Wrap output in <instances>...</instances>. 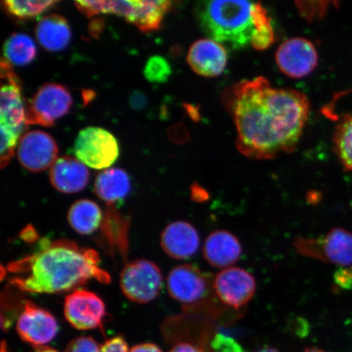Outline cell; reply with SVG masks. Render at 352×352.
Here are the masks:
<instances>
[{
  "label": "cell",
  "instance_id": "obj_32",
  "mask_svg": "<svg viewBox=\"0 0 352 352\" xmlns=\"http://www.w3.org/2000/svg\"><path fill=\"white\" fill-rule=\"evenodd\" d=\"M101 352H129L124 340L121 337L111 338L101 346Z\"/></svg>",
  "mask_w": 352,
  "mask_h": 352
},
{
  "label": "cell",
  "instance_id": "obj_4",
  "mask_svg": "<svg viewBox=\"0 0 352 352\" xmlns=\"http://www.w3.org/2000/svg\"><path fill=\"white\" fill-rule=\"evenodd\" d=\"M0 72L2 78L0 94V165L3 169L10 164L20 135L28 124L19 78L13 72L12 65L4 58H2L0 63Z\"/></svg>",
  "mask_w": 352,
  "mask_h": 352
},
{
  "label": "cell",
  "instance_id": "obj_29",
  "mask_svg": "<svg viewBox=\"0 0 352 352\" xmlns=\"http://www.w3.org/2000/svg\"><path fill=\"white\" fill-rule=\"evenodd\" d=\"M211 346L214 352H245L239 342L223 333L215 334Z\"/></svg>",
  "mask_w": 352,
  "mask_h": 352
},
{
  "label": "cell",
  "instance_id": "obj_19",
  "mask_svg": "<svg viewBox=\"0 0 352 352\" xmlns=\"http://www.w3.org/2000/svg\"><path fill=\"white\" fill-rule=\"evenodd\" d=\"M50 182L59 192L76 193L87 187L89 182V170L77 158L63 156L57 158L51 167Z\"/></svg>",
  "mask_w": 352,
  "mask_h": 352
},
{
  "label": "cell",
  "instance_id": "obj_30",
  "mask_svg": "<svg viewBox=\"0 0 352 352\" xmlns=\"http://www.w3.org/2000/svg\"><path fill=\"white\" fill-rule=\"evenodd\" d=\"M65 352H101V347L94 338L80 337L70 342Z\"/></svg>",
  "mask_w": 352,
  "mask_h": 352
},
{
  "label": "cell",
  "instance_id": "obj_16",
  "mask_svg": "<svg viewBox=\"0 0 352 352\" xmlns=\"http://www.w3.org/2000/svg\"><path fill=\"white\" fill-rule=\"evenodd\" d=\"M187 60L189 66L198 76L205 78L217 77L226 68L228 52L226 47L213 39H200L191 46Z\"/></svg>",
  "mask_w": 352,
  "mask_h": 352
},
{
  "label": "cell",
  "instance_id": "obj_40",
  "mask_svg": "<svg viewBox=\"0 0 352 352\" xmlns=\"http://www.w3.org/2000/svg\"><path fill=\"white\" fill-rule=\"evenodd\" d=\"M1 352H8L6 342H3L2 343Z\"/></svg>",
  "mask_w": 352,
  "mask_h": 352
},
{
  "label": "cell",
  "instance_id": "obj_3",
  "mask_svg": "<svg viewBox=\"0 0 352 352\" xmlns=\"http://www.w3.org/2000/svg\"><path fill=\"white\" fill-rule=\"evenodd\" d=\"M261 3L204 1L196 8L197 19L210 39L232 50L252 44Z\"/></svg>",
  "mask_w": 352,
  "mask_h": 352
},
{
  "label": "cell",
  "instance_id": "obj_9",
  "mask_svg": "<svg viewBox=\"0 0 352 352\" xmlns=\"http://www.w3.org/2000/svg\"><path fill=\"white\" fill-rule=\"evenodd\" d=\"M213 281L196 266L182 264L170 272L166 284L170 296L189 309L210 296Z\"/></svg>",
  "mask_w": 352,
  "mask_h": 352
},
{
  "label": "cell",
  "instance_id": "obj_8",
  "mask_svg": "<svg viewBox=\"0 0 352 352\" xmlns=\"http://www.w3.org/2000/svg\"><path fill=\"white\" fill-rule=\"evenodd\" d=\"M73 99L67 88L57 83L39 87L25 107L26 124L52 126L72 107Z\"/></svg>",
  "mask_w": 352,
  "mask_h": 352
},
{
  "label": "cell",
  "instance_id": "obj_28",
  "mask_svg": "<svg viewBox=\"0 0 352 352\" xmlns=\"http://www.w3.org/2000/svg\"><path fill=\"white\" fill-rule=\"evenodd\" d=\"M298 10L302 17L307 21L320 19L327 12L329 2H296Z\"/></svg>",
  "mask_w": 352,
  "mask_h": 352
},
{
  "label": "cell",
  "instance_id": "obj_20",
  "mask_svg": "<svg viewBox=\"0 0 352 352\" xmlns=\"http://www.w3.org/2000/svg\"><path fill=\"white\" fill-rule=\"evenodd\" d=\"M34 33L39 44L48 52L65 50L72 39L68 21L57 14L43 17L35 26Z\"/></svg>",
  "mask_w": 352,
  "mask_h": 352
},
{
  "label": "cell",
  "instance_id": "obj_24",
  "mask_svg": "<svg viewBox=\"0 0 352 352\" xmlns=\"http://www.w3.org/2000/svg\"><path fill=\"white\" fill-rule=\"evenodd\" d=\"M333 145L342 166L352 171V114L338 123L333 134Z\"/></svg>",
  "mask_w": 352,
  "mask_h": 352
},
{
  "label": "cell",
  "instance_id": "obj_34",
  "mask_svg": "<svg viewBox=\"0 0 352 352\" xmlns=\"http://www.w3.org/2000/svg\"><path fill=\"white\" fill-rule=\"evenodd\" d=\"M192 200L196 202H204L209 199V193L198 184H195L191 190Z\"/></svg>",
  "mask_w": 352,
  "mask_h": 352
},
{
  "label": "cell",
  "instance_id": "obj_18",
  "mask_svg": "<svg viewBox=\"0 0 352 352\" xmlns=\"http://www.w3.org/2000/svg\"><path fill=\"white\" fill-rule=\"evenodd\" d=\"M241 254L240 241L230 232L214 231L206 237L204 256L210 266L226 270L239 261Z\"/></svg>",
  "mask_w": 352,
  "mask_h": 352
},
{
  "label": "cell",
  "instance_id": "obj_22",
  "mask_svg": "<svg viewBox=\"0 0 352 352\" xmlns=\"http://www.w3.org/2000/svg\"><path fill=\"white\" fill-rule=\"evenodd\" d=\"M102 218L100 206L95 201L87 199L77 201L68 212L70 226L81 235H90L98 230Z\"/></svg>",
  "mask_w": 352,
  "mask_h": 352
},
{
  "label": "cell",
  "instance_id": "obj_10",
  "mask_svg": "<svg viewBox=\"0 0 352 352\" xmlns=\"http://www.w3.org/2000/svg\"><path fill=\"white\" fill-rule=\"evenodd\" d=\"M123 294L138 303H147L155 299L162 286V272L155 263L138 259L127 263L120 276Z\"/></svg>",
  "mask_w": 352,
  "mask_h": 352
},
{
  "label": "cell",
  "instance_id": "obj_27",
  "mask_svg": "<svg viewBox=\"0 0 352 352\" xmlns=\"http://www.w3.org/2000/svg\"><path fill=\"white\" fill-rule=\"evenodd\" d=\"M274 41V30L270 22V23L261 26V28L255 30L250 45H252L255 50L259 51L265 50L271 47Z\"/></svg>",
  "mask_w": 352,
  "mask_h": 352
},
{
  "label": "cell",
  "instance_id": "obj_21",
  "mask_svg": "<svg viewBox=\"0 0 352 352\" xmlns=\"http://www.w3.org/2000/svg\"><path fill=\"white\" fill-rule=\"evenodd\" d=\"M94 188L96 195L108 205L123 201L131 191V179L125 170L110 168L101 171L96 178Z\"/></svg>",
  "mask_w": 352,
  "mask_h": 352
},
{
  "label": "cell",
  "instance_id": "obj_17",
  "mask_svg": "<svg viewBox=\"0 0 352 352\" xmlns=\"http://www.w3.org/2000/svg\"><path fill=\"white\" fill-rule=\"evenodd\" d=\"M162 250L170 257L187 259L195 255L200 245V236L190 223L175 221L167 226L161 236Z\"/></svg>",
  "mask_w": 352,
  "mask_h": 352
},
{
  "label": "cell",
  "instance_id": "obj_12",
  "mask_svg": "<svg viewBox=\"0 0 352 352\" xmlns=\"http://www.w3.org/2000/svg\"><path fill=\"white\" fill-rule=\"evenodd\" d=\"M64 314L73 327L88 330L102 327L107 309L96 294L78 289L66 297Z\"/></svg>",
  "mask_w": 352,
  "mask_h": 352
},
{
  "label": "cell",
  "instance_id": "obj_6",
  "mask_svg": "<svg viewBox=\"0 0 352 352\" xmlns=\"http://www.w3.org/2000/svg\"><path fill=\"white\" fill-rule=\"evenodd\" d=\"M73 149L78 160L95 170L109 168L120 156L116 138L98 126H88L79 131Z\"/></svg>",
  "mask_w": 352,
  "mask_h": 352
},
{
  "label": "cell",
  "instance_id": "obj_38",
  "mask_svg": "<svg viewBox=\"0 0 352 352\" xmlns=\"http://www.w3.org/2000/svg\"><path fill=\"white\" fill-rule=\"evenodd\" d=\"M255 352H279L276 349H274V347L271 346H265L263 347V349L258 350Z\"/></svg>",
  "mask_w": 352,
  "mask_h": 352
},
{
  "label": "cell",
  "instance_id": "obj_14",
  "mask_svg": "<svg viewBox=\"0 0 352 352\" xmlns=\"http://www.w3.org/2000/svg\"><path fill=\"white\" fill-rule=\"evenodd\" d=\"M16 330L22 340L41 347L54 340L58 324L50 311L25 300L16 321Z\"/></svg>",
  "mask_w": 352,
  "mask_h": 352
},
{
  "label": "cell",
  "instance_id": "obj_36",
  "mask_svg": "<svg viewBox=\"0 0 352 352\" xmlns=\"http://www.w3.org/2000/svg\"><path fill=\"white\" fill-rule=\"evenodd\" d=\"M144 100V95L140 94V92H136V94L131 96V104L134 108L140 109L143 107Z\"/></svg>",
  "mask_w": 352,
  "mask_h": 352
},
{
  "label": "cell",
  "instance_id": "obj_2",
  "mask_svg": "<svg viewBox=\"0 0 352 352\" xmlns=\"http://www.w3.org/2000/svg\"><path fill=\"white\" fill-rule=\"evenodd\" d=\"M96 250L68 240L44 239L32 254L8 264L10 283L21 292L59 294L76 290L90 280L110 283Z\"/></svg>",
  "mask_w": 352,
  "mask_h": 352
},
{
  "label": "cell",
  "instance_id": "obj_26",
  "mask_svg": "<svg viewBox=\"0 0 352 352\" xmlns=\"http://www.w3.org/2000/svg\"><path fill=\"white\" fill-rule=\"evenodd\" d=\"M170 73V65L160 56L151 57L144 69L145 78L151 82H165Z\"/></svg>",
  "mask_w": 352,
  "mask_h": 352
},
{
  "label": "cell",
  "instance_id": "obj_33",
  "mask_svg": "<svg viewBox=\"0 0 352 352\" xmlns=\"http://www.w3.org/2000/svg\"><path fill=\"white\" fill-rule=\"evenodd\" d=\"M170 352H205L201 347L191 342H180L175 344Z\"/></svg>",
  "mask_w": 352,
  "mask_h": 352
},
{
  "label": "cell",
  "instance_id": "obj_7",
  "mask_svg": "<svg viewBox=\"0 0 352 352\" xmlns=\"http://www.w3.org/2000/svg\"><path fill=\"white\" fill-rule=\"evenodd\" d=\"M299 254L340 267L352 265V233L334 228L319 239L298 237L294 241Z\"/></svg>",
  "mask_w": 352,
  "mask_h": 352
},
{
  "label": "cell",
  "instance_id": "obj_25",
  "mask_svg": "<svg viewBox=\"0 0 352 352\" xmlns=\"http://www.w3.org/2000/svg\"><path fill=\"white\" fill-rule=\"evenodd\" d=\"M57 3L56 1H39V0H33V1H15V0H8L3 1L2 6L8 14L16 17L17 19L25 20L33 19L41 14Z\"/></svg>",
  "mask_w": 352,
  "mask_h": 352
},
{
  "label": "cell",
  "instance_id": "obj_23",
  "mask_svg": "<svg viewBox=\"0 0 352 352\" xmlns=\"http://www.w3.org/2000/svg\"><path fill=\"white\" fill-rule=\"evenodd\" d=\"M36 54L34 42L25 34H12L3 45V58L11 65H28L32 63Z\"/></svg>",
  "mask_w": 352,
  "mask_h": 352
},
{
  "label": "cell",
  "instance_id": "obj_5",
  "mask_svg": "<svg viewBox=\"0 0 352 352\" xmlns=\"http://www.w3.org/2000/svg\"><path fill=\"white\" fill-rule=\"evenodd\" d=\"M78 10L87 17L98 14H114L138 26L143 32L160 28L166 12L171 8L170 1H77Z\"/></svg>",
  "mask_w": 352,
  "mask_h": 352
},
{
  "label": "cell",
  "instance_id": "obj_39",
  "mask_svg": "<svg viewBox=\"0 0 352 352\" xmlns=\"http://www.w3.org/2000/svg\"><path fill=\"white\" fill-rule=\"evenodd\" d=\"M302 352H325L322 350L315 349V347H311V349H307Z\"/></svg>",
  "mask_w": 352,
  "mask_h": 352
},
{
  "label": "cell",
  "instance_id": "obj_31",
  "mask_svg": "<svg viewBox=\"0 0 352 352\" xmlns=\"http://www.w3.org/2000/svg\"><path fill=\"white\" fill-rule=\"evenodd\" d=\"M334 283L338 288L350 289L352 288V267H340L334 272Z\"/></svg>",
  "mask_w": 352,
  "mask_h": 352
},
{
  "label": "cell",
  "instance_id": "obj_15",
  "mask_svg": "<svg viewBox=\"0 0 352 352\" xmlns=\"http://www.w3.org/2000/svg\"><path fill=\"white\" fill-rule=\"evenodd\" d=\"M57 153L58 148L54 138L41 131L24 134L17 146V158L21 165L32 173H39L54 166Z\"/></svg>",
  "mask_w": 352,
  "mask_h": 352
},
{
  "label": "cell",
  "instance_id": "obj_37",
  "mask_svg": "<svg viewBox=\"0 0 352 352\" xmlns=\"http://www.w3.org/2000/svg\"><path fill=\"white\" fill-rule=\"evenodd\" d=\"M37 352H58V351L51 349V347L44 346L38 347Z\"/></svg>",
  "mask_w": 352,
  "mask_h": 352
},
{
  "label": "cell",
  "instance_id": "obj_1",
  "mask_svg": "<svg viewBox=\"0 0 352 352\" xmlns=\"http://www.w3.org/2000/svg\"><path fill=\"white\" fill-rule=\"evenodd\" d=\"M222 100L235 123L237 149L252 160L292 153L310 111L309 101L302 92L272 87L263 77L228 87Z\"/></svg>",
  "mask_w": 352,
  "mask_h": 352
},
{
  "label": "cell",
  "instance_id": "obj_35",
  "mask_svg": "<svg viewBox=\"0 0 352 352\" xmlns=\"http://www.w3.org/2000/svg\"><path fill=\"white\" fill-rule=\"evenodd\" d=\"M130 352H162L160 347L153 343H144L132 347Z\"/></svg>",
  "mask_w": 352,
  "mask_h": 352
},
{
  "label": "cell",
  "instance_id": "obj_13",
  "mask_svg": "<svg viewBox=\"0 0 352 352\" xmlns=\"http://www.w3.org/2000/svg\"><path fill=\"white\" fill-rule=\"evenodd\" d=\"M276 61L280 72L292 78L310 74L318 64V54L314 43L303 38H293L278 47Z\"/></svg>",
  "mask_w": 352,
  "mask_h": 352
},
{
  "label": "cell",
  "instance_id": "obj_11",
  "mask_svg": "<svg viewBox=\"0 0 352 352\" xmlns=\"http://www.w3.org/2000/svg\"><path fill=\"white\" fill-rule=\"evenodd\" d=\"M213 289L224 305L239 309L252 300L256 292V280L248 271L231 267L214 277Z\"/></svg>",
  "mask_w": 352,
  "mask_h": 352
}]
</instances>
